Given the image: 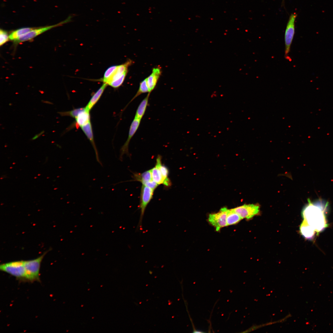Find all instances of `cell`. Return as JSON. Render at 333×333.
<instances>
[{"label": "cell", "instance_id": "cell-1", "mask_svg": "<svg viewBox=\"0 0 333 333\" xmlns=\"http://www.w3.org/2000/svg\"><path fill=\"white\" fill-rule=\"evenodd\" d=\"M308 204L304 207L302 212L304 218L303 222L313 228L314 227L317 230H320L323 228L324 225V208L317 203H313L309 199Z\"/></svg>", "mask_w": 333, "mask_h": 333}, {"label": "cell", "instance_id": "cell-2", "mask_svg": "<svg viewBox=\"0 0 333 333\" xmlns=\"http://www.w3.org/2000/svg\"><path fill=\"white\" fill-rule=\"evenodd\" d=\"M49 250L33 260L24 261L26 271V280L30 282L40 281L39 270L41 262Z\"/></svg>", "mask_w": 333, "mask_h": 333}, {"label": "cell", "instance_id": "cell-3", "mask_svg": "<svg viewBox=\"0 0 333 333\" xmlns=\"http://www.w3.org/2000/svg\"><path fill=\"white\" fill-rule=\"evenodd\" d=\"M0 269L18 279L26 280L24 261H12L2 264L0 265Z\"/></svg>", "mask_w": 333, "mask_h": 333}, {"label": "cell", "instance_id": "cell-4", "mask_svg": "<svg viewBox=\"0 0 333 333\" xmlns=\"http://www.w3.org/2000/svg\"><path fill=\"white\" fill-rule=\"evenodd\" d=\"M76 16H77L76 14H72L69 15L68 18L56 24L47 26L43 27L36 28H35L26 35L21 37L18 39L14 41V42L16 43H19L30 40L39 35H40L52 28L61 26L64 24L72 21V18Z\"/></svg>", "mask_w": 333, "mask_h": 333}, {"label": "cell", "instance_id": "cell-5", "mask_svg": "<svg viewBox=\"0 0 333 333\" xmlns=\"http://www.w3.org/2000/svg\"><path fill=\"white\" fill-rule=\"evenodd\" d=\"M296 13L290 15L285 30L284 36L285 43V57L289 59V55L295 33V21L297 17Z\"/></svg>", "mask_w": 333, "mask_h": 333}, {"label": "cell", "instance_id": "cell-6", "mask_svg": "<svg viewBox=\"0 0 333 333\" xmlns=\"http://www.w3.org/2000/svg\"><path fill=\"white\" fill-rule=\"evenodd\" d=\"M154 191L144 185H142V187L139 205L140 216L138 224L139 228L141 226L145 211L147 205L153 198Z\"/></svg>", "mask_w": 333, "mask_h": 333}, {"label": "cell", "instance_id": "cell-7", "mask_svg": "<svg viewBox=\"0 0 333 333\" xmlns=\"http://www.w3.org/2000/svg\"><path fill=\"white\" fill-rule=\"evenodd\" d=\"M226 208H221L217 213L210 214L208 218L209 223L215 228L217 231L223 227L227 226Z\"/></svg>", "mask_w": 333, "mask_h": 333}, {"label": "cell", "instance_id": "cell-8", "mask_svg": "<svg viewBox=\"0 0 333 333\" xmlns=\"http://www.w3.org/2000/svg\"><path fill=\"white\" fill-rule=\"evenodd\" d=\"M234 210L243 219H249L258 213L259 207L254 204H244L233 208Z\"/></svg>", "mask_w": 333, "mask_h": 333}, {"label": "cell", "instance_id": "cell-9", "mask_svg": "<svg viewBox=\"0 0 333 333\" xmlns=\"http://www.w3.org/2000/svg\"><path fill=\"white\" fill-rule=\"evenodd\" d=\"M141 121V120L134 118L131 124L127 139L120 150L119 159L121 161L123 160V156L124 154H125L128 156H129L128 151L129 143L131 138L137 130L140 125Z\"/></svg>", "mask_w": 333, "mask_h": 333}, {"label": "cell", "instance_id": "cell-10", "mask_svg": "<svg viewBox=\"0 0 333 333\" xmlns=\"http://www.w3.org/2000/svg\"><path fill=\"white\" fill-rule=\"evenodd\" d=\"M161 73L160 68H154L152 70L151 74L147 78L149 93H150L155 88Z\"/></svg>", "mask_w": 333, "mask_h": 333}, {"label": "cell", "instance_id": "cell-11", "mask_svg": "<svg viewBox=\"0 0 333 333\" xmlns=\"http://www.w3.org/2000/svg\"><path fill=\"white\" fill-rule=\"evenodd\" d=\"M107 85V84L103 83L102 86L93 95L85 107L86 110L90 112L99 100Z\"/></svg>", "mask_w": 333, "mask_h": 333}, {"label": "cell", "instance_id": "cell-12", "mask_svg": "<svg viewBox=\"0 0 333 333\" xmlns=\"http://www.w3.org/2000/svg\"><path fill=\"white\" fill-rule=\"evenodd\" d=\"M132 62L129 60L125 63L117 66V69L111 79L107 83V85L111 82L120 77L124 73L127 72L128 67Z\"/></svg>", "mask_w": 333, "mask_h": 333}, {"label": "cell", "instance_id": "cell-13", "mask_svg": "<svg viewBox=\"0 0 333 333\" xmlns=\"http://www.w3.org/2000/svg\"><path fill=\"white\" fill-rule=\"evenodd\" d=\"M161 159L160 155L158 156L156 160L155 166L159 168L164 179V183L163 185L166 187H170L171 185V183L168 177L169 171L167 167L162 164Z\"/></svg>", "mask_w": 333, "mask_h": 333}, {"label": "cell", "instance_id": "cell-14", "mask_svg": "<svg viewBox=\"0 0 333 333\" xmlns=\"http://www.w3.org/2000/svg\"><path fill=\"white\" fill-rule=\"evenodd\" d=\"M150 94L148 93L139 104L137 109L134 118L141 120L143 116L148 105Z\"/></svg>", "mask_w": 333, "mask_h": 333}, {"label": "cell", "instance_id": "cell-15", "mask_svg": "<svg viewBox=\"0 0 333 333\" xmlns=\"http://www.w3.org/2000/svg\"><path fill=\"white\" fill-rule=\"evenodd\" d=\"M226 214L227 226L236 224L242 219L233 209H227Z\"/></svg>", "mask_w": 333, "mask_h": 333}, {"label": "cell", "instance_id": "cell-16", "mask_svg": "<svg viewBox=\"0 0 333 333\" xmlns=\"http://www.w3.org/2000/svg\"><path fill=\"white\" fill-rule=\"evenodd\" d=\"M34 28H35L32 27H23L15 30L9 35V39L14 41L28 33Z\"/></svg>", "mask_w": 333, "mask_h": 333}, {"label": "cell", "instance_id": "cell-17", "mask_svg": "<svg viewBox=\"0 0 333 333\" xmlns=\"http://www.w3.org/2000/svg\"><path fill=\"white\" fill-rule=\"evenodd\" d=\"M134 175L135 180L140 181L142 184L153 180L150 170L142 174L134 173Z\"/></svg>", "mask_w": 333, "mask_h": 333}, {"label": "cell", "instance_id": "cell-18", "mask_svg": "<svg viewBox=\"0 0 333 333\" xmlns=\"http://www.w3.org/2000/svg\"><path fill=\"white\" fill-rule=\"evenodd\" d=\"M153 180L158 184H163L164 179L159 168L156 166L150 170Z\"/></svg>", "mask_w": 333, "mask_h": 333}, {"label": "cell", "instance_id": "cell-19", "mask_svg": "<svg viewBox=\"0 0 333 333\" xmlns=\"http://www.w3.org/2000/svg\"><path fill=\"white\" fill-rule=\"evenodd\" d=\"M117 65H113L108 68L105 71L101 81L103 83H107L111 79L115 71Z\"/></svg>", "mask_w": 333, "mask_h": 333}, {"label": "cell", "instance_id": "cell-20", "mask_svg": "<svg viewBox=\"0 0 333 333\" xmlns=\"http://www.w3.org/2000/svg\"><path fill=\"white\" fill-rule=\"evenodd\" d=\"M148 92L149 90L148 86L147 78L142 81L140 84L139 89L136 94L131 100V101L140 94L145 93Z\"/></svg>", "mask_w": 333, "mask_h": 333}, {"label": "cell", "instance_id": "cell-21", "mask_svg": "<svg viewBox=\"0 0 333 333\" xmlns=\"http://www.w3.org/2000/svg\"><path fill=\"white\" fill-rule=\"evenodd\" d=\"M127 72L125 73L120 77L110 83L108 85L114 88L119 87L123 83Z\"/></svg>", "mask_w": 333, "mask_h": 333}, {"label": "cell", "instance_id": "cell-22", "mask_svg": "<svg viewBox=\"0 0 333 333\" xmlns=\"http://www.w3.org/2000/svg\"><path fill=\"white\" fill-rule=\"evenodd\" d=\"M9 39V35L5 31L0 30V45L1 46L8 41Z\"/></svg>", "mask_w": 333, "mask_h": 333}, {"label": "cell", "instance_id": "cell-23", "mask_svg": "<svg viewBox=\"0 0 333 333\" xmlns=\"http://www.w3.org/2000/svg\"><path fill=\"white\" fill-rule=\"evenodd\" d=\"M142 185L146 186L154 190L159 185L153 180L147 182Z\"/></svg>", "mask_w": 333, "mask_h": 333}, {"label": "cell", "instance_id": "cell-24", "mask_svg": "<svg viewBox=\"0 0 333 333\" xmlns=\"http://www.w3.org/2000/svg\"><path fill=\"white\" fill-rule=\"evenodd\" d=\"M267 325V324L265 323L264 324H261L260 325H254L252 326L251 327L249 328L243 332L246 333L249 332L254 330H257L258 328H259L261 327H263L265 326H266Z\"/></svg>", "mask_w": 333, "mask_h": 333}]
</instances>
